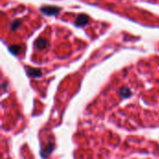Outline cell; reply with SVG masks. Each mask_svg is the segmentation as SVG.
<instances>
[{
    "mask_svg": "<svg viewBox=\"0 0 159 159\" xmlns=\"http://www.w3.org/2000/svg\"><path fill=\"white\" fill-rule=\"evenodd\" d=\"M60 8L56 7H45L41 8V11L46 13L47 15H56L58 12H60Z\"/></svg>",
    "mask_w": 159,
    "mask_h": 159,
    "instance_id": "cell-1",
    "label": "cell"
},
{
    "mask_svg": "<svg viewBox=\"0 0 159 159\" xmlns=\"http://www.w3.org/2000/svg\"><path fill=\"white\" fill-rule=\"evenodd\" d=\"M88 21H89L88 16L85 15V14H81V15H79V16L76 18V20H75V24H76L77 26H84V25H86V24L88 23Z\"/></svg>",
    "mask_w": 159,
    "mask_h": 159,
    "instance_id": "cell-2",
    "label": "cell"
},
{
    "mask_svg": "<svg viewBox=\"0 0 159 159\" xmlns=\"http://www.w3.org/2000/svg\"><path fill=\"white\" fill-rule=\"evenodd\" d=\"M27 74L33 77H39L41 76L42 73L40 70L38 69H34V68H27Z\"/></svg>",
    "mask_w": 159,
    "mask_h": 159,
    "instance_id": "cell-3",
    "label": "cell"
},
{
    "mask_svg": "<svg viewBox=\"0 0 159 159\" xmlns=\"http://www.w3.org/2000/svg\"><path fill=\"white\" fill-rule=\"evenodd\" d=\"M53 147H54V144H53V143H49L44 150H42V153H41L42 157H47L52 152Z\"/></svg>",
    "mask_w": 159,
    "mask_h": 159,
    "instance_id": "cell-4",
    "label": "cell"
},
{
    "mask_svg": "<svg viewBox=\"0 0 159 159\" xmlns=\"http://www.w3.org/2000/svg\"><path fill=\"white\" fill-rule=\"evenodd\" d=\"M35 46H36L39 49H43V48H45L47 47V42H46L45 39L40 38V39H38V40L35 42Z\"/></svg>",
    "mask_w": 159,
    "mask_h": 159,
    "instance_id": "cell-5",
    "label": "cell"
},
{
    "mask_svg": "<svg viewBox=\"0 0 159 159\" xmlns=\"http://www.w3.org/2000/svg\"><path fill=\"white\" fill-rule=\"evenodd\" d=\"M120 95L124 98H128V97L131 96V91L127 88H123L120 89Z\"/></svg>",
    "mask_w": 159,
    "mask_h": 159,
    "instance_id": "cell-6",
    "label": "cell"
},
{
    "mask_svg": "<svg viewBox=\"0 0 159 159\" xmlns=\"http://www.w3.org/2000/svg\"><path fill=\"white\" fill-rule=\"evenodd\" d=\"M9 49H10V51H12L13 53H19V51H20V47H19V46H12V47H10L9 48Z\"/></svg>",
    "mask_w": 159,
    "mask_h": 159,
    "instance_id": "cell-7",
    "label": "cell"
},
{
    "mask_svg": "<svg viewBox=\"0 0 159 159\" xmlns=\"http://www.w3.org/2000/svg\"><path fill=\"white\" fill-rule=\"evenodd\" d=\"M20 24V20H16V21H14V22L12 23V25H11V29H12V30H14V29H15V28H17Z\"/></svg>",
    "mask_w": 159,
    "mask_h": 159,
    "instance_id": "cell-8",
    "label": "cell"
}]
</instances>
